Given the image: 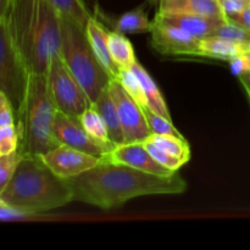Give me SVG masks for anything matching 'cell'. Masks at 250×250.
I'll use <instances>...</instances> for the list:
<instances>
[{"label": "cell", "instance_id": "1", "mask_svg": "<svg viewBox=\"0 0 250 250\" xmlns=\"http://www.w3.org/2000/svg\"><path fill=\"white\" fill-rule=\"evenodd\" d=\"M75 200L103 210H111L143 195L182 194L187 182L177 172L153 175L102 159L95 167L68 178Z\"/></svg>", "mask_w": 250, "mask_h": 250}, {"label": "cell", "instance_id": "2", "mask_svg": "<svg viewBox=\"0 0 250 250\" xmlns=\"http://www.w3.org/2000/svg\"><path fill=\"white\" fill-rule=\"evenodd\" d=\"M73 200L67 180L55 175L41 155L31 154H22L12 177L0 189V202L27 216L59 209Z\"/></svg>", "mask_w": 250, "mask_h": 250}, {"label": "cell", "instance_id": "3", "mask_svg": "<svg viewBox=\"0 0 250 250\" xmlns=\"http://www.w3.org/2000/svg\"><path fill=\"white\" fill-rule=\"evenodd\" d=\"M56 111L46 75L31 73L24 99L16 111L21 154L43 155L59 146L53 134Z\"/></svg>", "mask_w": 250, "mask_h": 250}, {"label": "cell", "instance_id": "4", "mask_svg": "<svg viewBox=\"0 0 250 250\" xmlns=\"http://www.w3.org/2000/svg\"><path fill=\"white\" fill-rule=\"evenodd\" d=\"M60 23L61 45L59 54L93 104L106 89L111 77L95 56L85 29L62 17H60Z\"/></svg>", "mask_w": 250, "mask_h": 250}, {"label": "cell", "instance_id": "5", "mask_svg": "<svg viewBox=\"0 0 250 250\" xmlns=\"http://www.w3.org/2000/svg\"><path fill=\"white\" fill-rule=\"evenodd\" d=\"M60 16L46 0H39L29 28L17 50L31 73L46 75L51 58L60 51Z\"/></svg>", "mask_w": 250, "mask_h": 250}, {"label": "cell", "instance_id": "6", "mask_svg": "<svg viewBox=\"0 0 250 250\" xmlns=\"http://www.w3.org/2000/svg\"><path fill=\"white\" fill-rule=\"evenodd\" d=\"M29 76L28 66L15 46L6 23L0 21V92L9 98L15 112L23 102Z\"/></svg>", "mask_w": 250, "mask_h": 250}, {"label": "cell", "instance_id": "7", "mask_svg": "<svg viewBox=\"0 0 250 250\" xmlns=\"http://www.w3.org/2000/svg\"><path fill=\"white\" fill-rule=\"evenodd\" d=\"M46 78L50 95L59 111L80 117L88 107L92 106L87 93L68 70L59 53L51 58Z\"/></svg>", "mask_w": 250, "mask_h": 250}, {"label": "cell", "instance_id": "8", "mask_svg": "<svg viewBox=\"0 0 250 250\" xmlns=\"http://www.w3.org/2000/svg\"><path fill=\"white\" fill-rule=\"evenodd\" d=\"M109 90L116 104L124 131L125 143L146 141L151 134V131L146 124L141 105L126 92L116 78L110 80Z\"/></svg>", "mask_w": 250, "mask_h": 250}, {"label": "cell", "instance_id": "9", "mask_svg": "<svg viewBox=\"0 0 250 250\" xmlns=\"http://www.w3.org/2000/svg\"><path fill=\"white\" fill-rule=\"evenodd\" d=\"M150 44L166 56H202L200 41L180 27L153 20Z\"/></svg>", "mask_w": 250, "mask_h": 250}, {"label": "cell", "instance_id": "10", "mask_svg": "<svg viewBox=\"0 0 250 250\" xmlns=\"http://www.w3.org/2000/svg\"><path fill=\"white\" fill-rule=\"evenodd\" d=\"M53 134L59 144L72 146L97 158L103 159L109 153L102 144L89 136L78 117L70 116L59 110L54 119Z\"/></svg>", "mask_w": 250, "mask_h": 250}, {"label": "cell", "instance_id": "11", "mask_svg": "<svg viewBox=\"0 0 250 250\" xmlns=\"http://www.w3.org/2000/svg\"><path fill=\"white\" fill-rule=\"evenodd\" d=\"M41 158L55 175L63 180L76 177L95 167L102 160L100 158L65 144H59L56 148L41 155Z\"/></svg>", "mask_w": 250, "mask_h": 250}, {"label": "cell", "instance_id": "12", "mask_svg": "<svg viewBox=\"0 0 250 250\" xmlns=\"http://www.w3.org/2000/svg\"><path fill=\"white\" fill-rule=\"evenodd\" d=\"M103 159H106L112 163L127 165L129 167L137 168V170H141L143 172L153 173V175L170 176L175 173L160 165L150 155L143 142L119 144Z\"/></svg>", "mask_w": 250, "mask_h": 250}, {"label": "cell", "instance_id": "13", "mask_svg": "<svg viewBox=\"0 0 250 250\" xmlns=\"http://www.w3.org/2000/svg\"><path fill=\"white\" fill-rule=\"evenodd\" d=\"M154 20L180 27L199 39L214 36L215 31L226 21L225 19H220V17L192 14H156Z\"/></svg>", "mask_w": 250, "mask_h": 250}, {"label": "cell", "instance_id": "14", "mask_svg": "<svg viewBox=\"0 0 250 250\" xmlns=\"http://www.w3.org/2000/svg\"><path fill=\"white\" fill-rule=\"evenodd\" d=\"M85 33H87L88 41H89L90 46H92L99 62L109 73L111 80L116 78L120 67L115 63L111 54H110L109 44H107L109 31L99 21L98 16H92L88 20L87 24H85Z\"/></svg>", "mask_w": 250, "mask_h": 250}, {"label": "cell", "instance_id": "15", "mask_svg": "<svg viewBox=\"0 0 250 250\" xmlns=\"http://www.w3.org/2000/svg\"><path fill=\"white\" fill-rule=\"evenodd\" d=\"M156 14H192L224 19L219 0H160Z\"/></svg>", "mask_w": 250, "mask_h": 250}, {"label": "cell", "instance_id": "16", "mask_svg": "<svg viewBox=\"0 0 250 250\" xmlns=\"http://www.w3.org/2000/svg\"><path fill=\"white\" fill-rule=\"evenodd\" d=\"M200 54L204 58L231 61L238 55L250 54V43L221 37H207L200 41Z\"/></svg>", "mask_w": 250, "mask_h": 250}, {"label": "cell", "instance_id": "17", "mask_svg": "<svg viewBox=\"0 0 250 250\" xmlns=\"http://www.w3.org/2000/svg\"><path fill=\"white\" fill-rule=\"evenodd\" d=\"M93 107L98 110L102 117L104 119L105 124H106L107 129H109L110 138H111L112 143L115 146L125 143L124 138V131H122L121 121H120L119 112H117L116 104H115L114 99L111 97V93L109 90V85L106 89L100 94L97 102L92 104Z\"/></svg>", "mask_w": 250, "mask_h": 250}, {"label": "cell", "instance_id": "18", "mask_svg": "<svg viewBox=\"0 0 250 250\" xmlns=\"http://www.w3.org/2000/svg\"><path fill=\"white\" fill-rule=\"evenodd\" d=\"M131 68L132 71L138 76L139 80H141L142 85H143L144 88V92H146V99H148L149 109H151L154 112L161 115V116L166 117V119L172 120L171 119L170 110H168L167 105H166L165 99L163 98V94H161L158 84L154 82V80L151 78V76L149 75L148 71H146L138 61H136V62L131 66Z\"/></svg>", "mask_w": 250, "mask_h": 250}, {"label": "cell", "instance_id": "19", "mask_svg": "<svg viewBox=\"0 0 250 250\" xmlns=\"http://www.w3.org/2000/svg\"><path fill=\"white\" fill-rule=\"evenodd\" d=\"M78 119L85 131L89 133V136L94 138L98 143L102 144L109 153L116 146L110 138L109 129H107L104 119L95 107L89 106Z\"/></svg>", "mask_w": 250, "mask_h": 250}, {"label": "cell", "instance_id": "20", "mask_svg": "<svg viewBox=\"0 0 250 250\" xmlns=\"http://www.w3.org/2000/svg\"><path fill=\"white\" fill-rule=\"evenodd\" d=\"M115 31L120 33H143V32H150L153 22L149 21L148 14L146 12L143 6L125 12L124 15L112 22Z\"/></svg>", "mask_w": 250, "mask_h": 250}, {"label": "cell", "instance_id": "21", "mask_svg": "<svg viewBox=\"0 0 250 250\" xmlns=\"http://www.w3.org/2000/svg\"><path fill=\"white\" fill-rule=\"evenodd\" d=\"M107 44H109L112 60L120 68L131 67L137 61L132 43L125 37L124 33H120L117 31H109Z\"/></svg>", "mask_w": 250, "mask_h": 250}, {"label": "cell", "instance_id": "22", "mask_svg": "<svg viewBox=\"0 0 250 250\" xmlns=\"http://www.w3.org/2000/svg\"><path fill=\"white\" fill-rule=\"evenodd\" d=\"M59 16L75 22L85 29L88 20L93 16L83 0H46Z\"/></svg>", "mask_w": 250, "mask_h": 250}, {"label": "cell", "instance_id": "23", "mask_svg": "<svg viewBox=\"0 0 250 250\" xmlns=\"http://www.w3.org/2000/svg\"><path fill=\"white\" fill-rule=\"evenodd\" d=\"M148 139L170 155L180 159L183 164L189 161L190 148L185 137H177L172 134H150Z\"/></svg>", "mask_w": 250, "mask_h": 250}, {"label": "cell", "instance_id": "24", "mask_svg": "<svg viewBox=\"0 0 250 250\" xmlns=\"http://www.w3.org/2000/svg\"><path fill=\"white\" fill-rule=\"evenodd\" d=\"M116 80L126 89V92L138 103L141 106H148V99H146V92L142 85L141 80L138 76L132 71L131 67H121L117 73Z\"/></svg>", "mask_w": 250, "mask_h": 250}, {"label": "cell", "instance_id": "25", "mask_svg": "<svg viewBox=\"0 0 250 250\" xmlns=\"http://www.w3.org/2000/svg\"><path fill=\"white\" fill-rule=\"evenodd\" d=\"M142 109H143V114L146 116V124L150 128L151 134H172V136L183 137L180 131L173 126L172 120H168L156 114L148 106H142Z\"/></svg>", "mask_w": 250, "mask_h": 250}, {"label": "cell", "instance_id": "26", "mask_svg": "<svg viewBox=\"0 0 250 250\" xmlns=\"http://www.w3.org/2000/svg\"><path fill=\"white\" fill-rule=\"evenodd\" d=\"M146 148L148 149V151L150 153V155L158 161L160 165H163L164 167H166L167 170L172 171V172H177L181 167H182L185 164L180 160V159L175 158V156L170 155L168 153H166L165 150H163L161 148H159L158 146L153 143L151 141H149L148 138L143 142Z\"/></svg>", "mask_w": 250, "mask_h": 250}, {"label": "cell", "instance_id": "27", "mask_svg": "<svg viewBox=\"0 0 250 250\" xmlns=\"http://www.w3.org/2000/svg\"><path fill=\"white\" fill-rule=\"evenodd\" d=\"M21 156L22 154L19 149L14 153L0 155V189L4 188L10 178L12 177L20 160H21Z\"/></svg>", "mask_w": 250, "mask_h": 250}, {"label": "cell", "instance_id": "28", "mask_svg": "<svg viewBox=\"0 0 250 250\" xmlns=\"http://www.w3.org/2000/svg\"><path fill=\"white\" fill-rule=\"evenodd\" d=\"M20 136L16 125L0 127V155L14 153L19 149Z\"/></svg>", "mask_w": 250, "mask_h": 250}, {"label": "cell", "instance_id": "29", "mask_svg": "<svg viewBox=\"0 0 250 250\" xmlns=\"http://www.w3.org/2000/svg\"><path fill=\"white\" fill-rule=\"evenodd\" d=\"M16 125V112L9 98L0 92V127Z\"/></svg>", "mask_w": 250, "mask_h": 250}, {"label": "cell", "instance_id": "30", "mask_svg": "<svg viewBox=\"0 0 250 250\" xmlns=\"http://www.w3.org/2000/svg\"><path fill=\"white\" fill-rule=\"evenodd\" d=\"M220 7L224 14V19L229 20L236 15L241 14L242 11L250 6L248 2L243 1V0H219Z\"/></svg>", "mask_w": 250, "mask_h": 250}, {"label": "cell", "instance_id": "31", "mask_svg": "<svg viewBox=\"0 0 250 250\" xmlns=\"http://www.w3.org/2000/svg\"><path fill=\"white\" fill-rule=\"evenodd\" d=\"M229 67L232 73L239 77L243 73L250 72V54H243L238 55L229 61Z\"/></svg>", "mask_w": 250, "mask_h": 250}, {"label": "cell", "instance_id": "32", "mask_svg": "<svg viewBox=\"0 0 250 250\" xmlns=\"http://www.w3.org/2000/svg\"><path fill=\"white\" fill-rule=\"evenodd\" d=\"M26 216L27 215L24 214V212L20 211V210L15 209V208L12 207H9V205L0 202V219H1L2 222L12 221V220L22 219V217Z\"/></svg>", "mask_w": 250, "mask_h": 250}, {"label": "cell", "instance_id": "33", "mask_svg": "<svg viewBox=\"0 0 250 250\" xmlns=\"http://www.w3.org/2000/svg\"><path fill=\"white\" fill-rule=\"evenodd\" d=\"M227 21L239 24V26H242L243 28L250 31V6L247 7V9L244 10V11H242L241 14L236 15V16H233L232 19L227 20Z\"/></svg>", "mask_w": 250, "mask_h": 250}, {"label": "cell", "instance_id": "34", "mask_svg": "<svg viewBox=\"0 0 250 250\" xmlns=\"http://www.w3.org/2000/svg\"><path fill=\"white\" fill-rule=\"evenodd\" d=\"M239 82H241V84L243 85L244 90L247 92V94H248V98L250 100V72H247V73H243V75H241L238 77Z\"/></svg>", "mask_w": 250, "mask_h": 250}, {"label": "cell", "instance_id": "35", "mask_svg": "<svg viewBox=\"0 0 250 250\" xmlns=\"http://www.w3.org/2000/svg\"><path fill=\"white\" fill-rule=\"evenodd\" d=\"M12 0H0V20L5 19L7 16L11 7Z\"/></svg>", "mask_w": 250, "mask_h": 250}, {"label": "cell", "instance_id": "36", "mask_svg": "<svg viewBox=\"0 0 250 250\" xmlns=\"http://www.w3.org/2000/svg\"><path fill=\"white\" fill-rule=\"evenodd\" d=\"M148 2L151 5H159L160 0H148Z\"/></svg>", "mask_w": 250, "mask_h": 250}, {"label": "cell", "instance_id": "37", "mask_svg": "<svg viewBox=\"0 0 250 250\" xmlns=\"http://www.w3.org/2000/svg\"><path fill=\"white\" fill-rule=\"evenodd\" d=\"M243 1H246V2H248V4L250 5V0H243Z\"/></svg>", "mask_w": 250, "mask_h": 250}]
</instances>
